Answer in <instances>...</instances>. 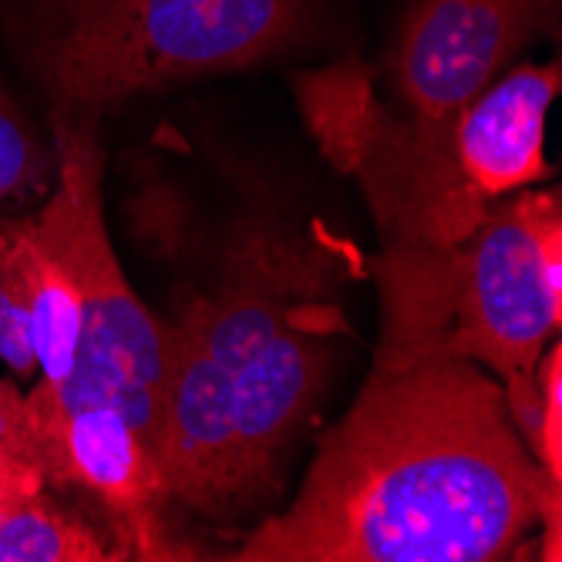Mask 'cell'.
Here are the masks:
<instances>
[{
  "instance_id": "cell-5",
  "label": "cell",
  "mask_w": 562,
  "mask_h": 562,
  "mask_svg": "<svg viewBox=\"0 0 562 562\" xmlns=\"http://www.w3.org/2000/svg\"><path fill=\"white\" fill-rule=\"evenodd\" d=\"M296 280V257L270 236H249L226 257L216 290L179 303L226 378L257 508L277 495L283 458L311 422L330 364Z\"/></svg>"
},
{
  "instance_id": "cell-2",
  "label": "cell",
  "mask_w": 562,
  "mask_h": 562,
  "mask_svg": "<svg viewBox=\"0 0 562 562\" xmlns=\"http://www.w3.org/2000/svg\"><path fill=\"white\" fill-rule=\"evenodd\" d=\"M559 61L513 65L445 119L397 112L374 71L344 58L293 78L300 115L324 156L357 179L384 243L465 239L495 202L552 179L546 122Z\"/></svg>"
},
{
  "instance_id": "cell-3",
  "label": "cell",
  "mask_w": 562,
  "mask_h": 562,
  "mask_svg": "<svg viewBox=\"0 0 562 562\" xmlns=\"http://www.w3.org/2000/svg\"><path fill=\"white\" fill-rule=\"evenodd\" d=\"M11 37L50 125L98 128L135 98L321 41L324 0H21Z\"/></svg>"
},
{
  "instance_id": "cell-11",
  "label": "cell",
  "mask_w": 562,
  "mask_h": 562,
  "mask_svg": "<svg viewBox=\"0 0 562 562\" xmlns=\"http://www.w3.org/2000/svg\"><path fill=\"white\" fill-rule=\"evenodd\" d=\"M58 182V148L0 81V223L31 216Z\"/></svg>"
},
{
  "instance_id": "cell-4",
  "label": "cell",
  "mask_w": 562,
  "mask_h": 562,
  "mask_svg": "<svg viewBox=\"0 0 562 562\" xmlns=\"http://www.w3.org/2000/svg\"><path fill=\"white\" fill-rule=\"evenodd\" d=\"M374 277V368L472 361L498 381L532 374L562 324V195L522 189L458 243H384Z\"/></svg>"
},
{
  "instance_id": "cell-10",
  "label": "cell",
  "mask_w": 562,
  "mask_h": 562,
  "mask_svg": "<svg viewBox=\"0 0 562 562\" xmlns=\"http://www.w3.org/2000/svg\"><path fill=\"white\" fill-rule=\"evenodd\" d=\"M115 562L112 539L94 532L55 495L34 492L0 519V562Z\"/></svg>"
},
{
  "instance_id": "cell-8",
  "label": "cell",
  "mask_w": 562,
  "mask_h": 562,
  "mask_svg": "<svg viewBox=\"0 0 562 562\" xmlns=\"http://www.w3.org/2000/svg\"><path fill=\"white\" fill-rule=\"evenodd\" d=\"M47 485L81 495L109 526L119 559H199L138 428L112 404H81L41 431Z\"/></svg>"
},
{
  "instance_id": "cell-9",
  "label": "cell",
  "mask_w": 562,
  "mask_h": 562,
  "mask_svg": "<svg viewBox=\"0 0 562 562\" xmlns=\"http://www.w3.org/2000/svg\"><path fill=\"white\" fill-rule=\"evenodd\" d=\"M14 243L18 273H21V296L31 330V347L37 361V384L34 387H58L75 371V357L81 344V286L65 260L61 246L50 239L41 220L21 216L0 223Z\"/></svg>"
},
{
  "instance_id": "cell-7",
  "label": "cell",
  "mask_w": 562,
  "mask_h": 562,
  "mask_svg": "<svg viewBox=\"0 0 562 562\" xmlns=\"http://www.w3.org/2000/svg\"><path fill=\"white\" fill-rule=\"evenodd\" d=\"M555 21L559 0H412L384 61L391 105L418 119L458 112Z\"/></svg>"
},
{
  "instance_id": "cell-1",
  "label": "cell",
  "mask_w": 562,
  "mask_h": 562,
  "mask_svg": "<svg viewBox=\"0 0 562 562\" xmlns=\"http://www.w3.org/2000/svg\"><path fill=\"white\" fill-rule=\"evenodd\" d=\"M562 482L529 454L502 381L472 361L374 368L290 508L243 562H495L542 529L562 559Z\"/></svg>"
},
{
  "instance_id": "cell-13",
  "label": "cell",
  "mask_w": 562,
  "mask_h": 562,
  "mask_svg": "<svg viewBox=\"0 0 562 562\" xmlns=\"http://www.w3.org/2000/svg\"><path fill=\"white\" fill-rule=\"evenodd\" d=\"M536 378H539L542 397H546V428H542L539 465L546 469V475L552 482H562V347L559 344H549V350H542L539 364H536Z\"/></svg>"
},
{
  "instance_id": "cell-6",
  "label": "cell",
  "mask_w": 562,
  "mask_h": 562,
  "mask_svg": "<svg viewBox=\"0 0 562 562\" xmlns=\"http://www.w3.org/2000/svg\"><path fill=\"white\" fill-rule=\"evenodd\" d=\"M58 148V182L34 210L71 263L81 286V344L75 371L58 387H31L37 438L81 404H112L138 428L156 454L159 394L166 374V324L135 296L105 229L101 176L105 151L98 128L50 125ZM44 454V451H41Z\"/></svg>"
},
{
  "instance_id": "cell-12",
  "label": "cell",
  "mask_w": 562,
  "mask_h": 562,
  "mask_svg": "<svg viewBox=\"0 0 562 562\" xmlns=\"http://www.w3.org/2000/svg\"><path fill=\"white\" fill-rule=\"evenodd\" d=\"M0 361L11 364V371L21 378H31L37 371L21 296L18 252L4 229H0Z\"/></svg>"
},
{
  "instance_id": "cell-14",
  "label": "cell",
  "mask_w": 562,
  "mask_h": 562,
  "mask_svg": "<svg viewBox=\"0 0 562 562\" xmlns=\"http://www.w3.org/2000/svg\"><path fill=\"white\" fill-rule=\"evenodd\" d=\"M0 454H18L44 469L31 401L14 381H0Z\"/></svg>"
},
{
  "instance_id": "cell-15",
  "label": "cell",
  "mask_w": 562,
  "mask_h": 562,
  "mask_svg": "<svg viewBox=\"0 0 562 562\" xmlns=\"http://www.w3.org/2000/svg\"><path fill=\"white\" fill-rule=\"evenodd\" d=\"M47 485V475L37 462H27V458L18 454H0V519L31 498L34 492H41Z\"/></svg>"
}]
</instances>
